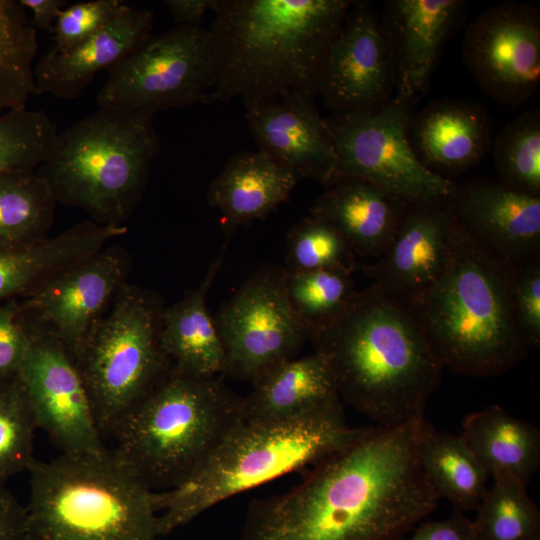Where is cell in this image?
<instances>
[{"label": "cell", "mask_w": 540, "mask_h": 540, "mask_svg": "<svg viewBox=\"0 0 540 540\" xmlns=\"http://www.w3.org/2000/svg\"><path fill=\"white\" fill-rule=\"evenodd\" d=\"M422 420L365 427L293 489L253 500L241 540H402L440 499L418 460Z\"/></svg>", "instance_id": "6da1fadb"}, {"label": "cell", "mask_w": 540, "mask_h": 540, "mask_svg": "<svg viewBox=\"0 0 540 540\" xmlns=\"http://www.w3.org/2000/svg\"><path fill=\"white\" fill-rule=\"evenodd\" d=\"M309 341L326 358L340 400L375 426L424 418L444 366L414 316L376 285L356 291Z\"/></svg>", "instance_id": "7a4b0ae2"}, {"label": "cell", "mask_w": 540, "mask_h": 540, "mask_svg": "<svg viewBox=\"0 0 540 540\" xmlns=\"http://www.w3.org/2000/svg\"><path fill=\"white\" fill-rule=\"evenodd\" d=\"M351 0H218L208 29L214 85L203 103L315 98Z\"/></svg>", "instance_id": "3957f363"}, {"label": "cell", "mask_w": 540, "mask_h": 540, "mask_svg": "<svg viewBox=\"0 0 540 540\" xmlns=\"http://www.w3.org/2000/svg\"><path fill=\"white\" fill-rule=\"evenodd\" d=\"M517 265L494 256L459 225L444 270L406 308L444 367L490 377L525 358L529 347L513 309Z\"/></svg>", "instance_id": "277c9868"}, {"label": "cell", "mask_w": 540, "mask_h": 540, "mask_svg": "<svg viewBox=\"0 0 540 540\" xmlns=\"http://www.w3.org/2000/svg\"><path fill=\"white\" fill-rule=\"evenodd\" d=\"M365 427L348 425L340 399L280 420L243 419L182 482L153 494L163 537L218 503L343 449Z\"/></svg>", "instance_id": "5b68a950"}, {"label": "cell", "mask_w": 540, "mask_h": 540, "mask_svg": "<svg viewBox=\"0 0 540 540\" xmlns=\"http://www.w3.org/2000/svg\"><path fill=\"white\" fill-rule=\"evenodd\" d=\"M160 151L153 117L111 106L58 131L36 172L57 203L86 211L101 225H124L146 188Z\"/></svg>", "instance_id": "8992f818"}, {"label": "cell", "mask_w": 540, "mask_h": 540, "mask_svg": "<svg viewBox=\"0 0 540 540\" xmlns=\"http://www.w3.org/2000/svg\"><path fill=\"white\" fill-rule=\"evenodd\" d=\"M26 540H156L152 489L112 451L33 460Z\"/></svg>", "instance_id": "52a82bcc"}, {"label": "cell", "mask_w": 540, "mask_h": 540, "mask_svg": "<svg viewBox=\"0 0 540 540\" xmlns=\"http://www.w3.org/2000/svg\"><path fill=\"white\" fill-rule=\"evenodd\" d=\"M243 419V397L219 376L196 377L172 367L118 425L112 453L151 489L167 490Z\"/></svg>", "instance_id": "ba28073f"}, {"label": "cell", "mask_w": 540, "mask_h": 540, "mask_svg": "<svg viewBox=\"0 0 540 540\" xmlns=\"http://www.w3.org/2000/svg\"><path fill=\"white\" fill-rule=\"evenodd\" d=\"M164 308L156 293L123 284L74 358L102 436H112L172 368L161 345Z\"/></svg>", "instance_id": "9c48e42d"}, {"label": "cell", "mask_w": 540, "mask_h": 540, "mask_svg": "<svg viewBox=\"0 0 540 540\" xmlns=\"http://www.w3.org/2000/svg\"><path fill=\"white\" fill-rule=\"evenodd\" d=\"M411 102L392 97L373 109L334 112L325 119L337 156V179L365 181L407 206L454 197L457 186L428 169L412 147Z\"/></svg>", "instance_id": "30bf717a"}, {"label": "cell", "mask_w": 540, "mask_h": 540, "mask_svg": "<svg viewBox=\"0 0 540 540\" xmlns=\"http://www.w3.org/2000/svg\"><path fill=\"white\" fill-rule=\"evenodd\" d=\"M98 91L97 106H111L149 116L204 102L215 80L208 29L172 28L150 36L110 68Z\"/></svg>", "instance_id": "8fae6325"}, {"label": "cell", "mask_w": 540, "mask_h": 540, "mask_svg": "<svg viewBox=\"0 0 540 540\" xmlns=\"http://www.w3.org/2000/svg\"><path fill=\"white\" fill-rule=\"evenodd\" d=\"M287 270L268 265L256 271L215 318L229 376L251 384L278 364L295 358L309 329L288 298Z\"/></svg>", "instance_id": "7c38bea8"}, {"label": "cell", "mask_w": 540, "mask_h": 540, "mask_svg": "<svg viewBox=\"0 0 540 540\" xmlns=\"http://www.w3.org/2000/svg\"><path fill=\"white\" fill-rule=\"evenodd\" d=\"M29 326L32 342L18 378L37 428L64 454L108 452L74 357L51 334Z\"/></svg>", "instance_id": "4fadbf2b"}, {"label": "cell", "mask_w": 540, "mask_h": 540, "mask_svg": "<svg viewBox=\"0 0 540 540\" xmlns=\"http://www.w3.org/2000/svg\"><path fill=\"white\" fill-rule=\"evenodd\" d=\"M463 60L478 86L495 101L517 106L540 84V15L536 8L504 2L467 28Z\"/></svg>", "instance_id": "5bb4252c"}, {"label": "cell", "mask_w": 540, "mask_h": 540, "mask_svg": "<svg viewBox=\"0 0 540 540\" xmlns=\"http://www.w3.org/2000/svg\"><path fill=\"white\" fill-rule=\"evenodd\" d=\"M129 258L118 246L101 250L52 276L19 305L40 329L55 337L75 358L95 323L126 283Z\"/></svg>", "instance_id": "9a60e30c"}, {"label": "cell", "mask_w": 540, "mask_h": 540, "mask_svg": "<svg viewBox=\"0 0 540 540\" xmlns=\"http://www.w3.org/2000/svg\"><path fill=\"white\" fill-rule=\"evenodd\" d=\"M395 92L390 48L368 1H352L323 66L318 95L334 112L379 107Z\"/></svg>", "instance_id": "2e32d148"}, {"label": "cell", "mask_w": 540, "mask_h": 540, "mask_svg": "<svg viewBox=\"0 0 540 540\" xmlns=\"http://www.w3.org/2000/svg\"><path fill=\"white\" fill-rule=\"evenodd\" d=\"M452 200L407 206L384 253L361 266L374 285L405 308L432 285L452 254L459 228Z\"/></svg>", "instance_id": "e0dca14e"}, {"label": "cell", "mask_w": 540, "mask_h": 540, "mask_svg": "<svg viewBox=\"0 0 540 540\" xmlns=\"http://www.w3.org/2000/svg\"><path fill=\"white\" fill-rule=\"evenodd\" d=\"M313 97L290 93L245 105V117L258 150L300 179L328 186L337 179L338 161L325 118Z\"/></svg>", "instance_id": "ac0fdd59"}, {"label": "cell", "mask_w": 540, "mask_h": 540, "mask_svg": "<svg viewBox=\"0 0 540 540\" xmlns=\"http://www.w3.org/2000/svg\"><path fill=\"white\" fill-rule=\"evenodd\" d=\"M452 202L459 225L494 256L514 264L539 256V196L478 179L457 187Z\"/></svg>", "instance_id": "d6986e66"}, {"label": "cell", "mask_w": 540, "mask_h": 540, "mask_svg": "<svg viewBox=\"0 0 540 540\" xmlns=\"http://www.w3.org/2000/svg\"><path fill=\"white\" fill-rule=\"evenodd\" d=\"M466 5L461 0L385 2L380 21L394 66V98L411 102L426 91L442 47Z\"/></svg>", "instance_id": "ffe728a7"}, {"label": "cell", "mask_w": 540, "mask_h": 540, "mask_svg": "<svg viewBox=\"0 0 540 540\" xmlns=\"http://www.w3.org/2000/svg\"><path fill=\"white\" fill-rule=\"evenodd\" d=\"M153 22L152 11L123 4L108 24L80 45L67 50L52 47L35 63L39 94L78 98L100 71H108L151 36Z\"/></svg>", "instance_id": "44dd1931"}, {"label": "cell", "mask_w": 540, "mask_h": 540, "mask_svg": "<svg viewBox=\"0 0 540 540\" xmlns=\"http://www.w3.org/2000/svg\"><path fill=\"white\" fill-rule=\"evenodd\" d=\"M406 208L370 183L339 178L317 197L310 215L333 226L356 255L377 259L390 244Z\"/></svg>", "instance_id": "7402d4cb"}, {"label": "cell", "mask_w": 540, "mask_h": 540, "mask_svg": "<svg viewBox=\"0 0 540 540\" xmlns=\"http://www.w3.org/2000/svg\"><path fill=\"white\" fill-rule=\"evenodd\" d=\"M409 139L420 161L443 176L466 171L483 158L490 147V128L481 107L437 101L411 118Z\"/></svg>", "instance_id": "603a6c76"}, {"label": "cell", "mask_w": 540, "mask_h": 540, "mask_svg": "<svg viewBox=\"0 0 540 540\" xmlns=\"http://www.w3.org/2000/svg\"><path fill=\"white\" fill-rule=\"evenodd\" d=\"M221 263L220 256L212 262L197 288L163 310L161 345L172 367L179 372L202 378L226 372L222 337L206 304L207 293Z\"/></svg>", "instance_id": "cb8c5ba5"}, {"label": "cell", "mask_w": 540, "mask_h": 540, "mask_svg": "<svg viewBox=\"0 0 540 540\" xmlns=\"http://www.w3.org/2000/svg\"><path fill=\"white\" fill-rule=\"evenodd\" d=\"M299 179L257 150L232 155L207 192L210 206L232 227L262 219L287 201Z\"/></svg>", "instance_id": "d4e9b609"}, {"label": "cell", "mask_w": 540, "mask_h": 540, "mask_svg": "<svg viewBox=\"0 0 540 540\" xmlns=\"http://www.w3.org/2000/svg\"><path fill=\"white\" fill-rule=\"evenodd\" d=\"M338 399L331 368L326 358L314 351L286 360L255 380L243 397L244 418L288 419Z\"/></svg>", "instance_id": "484cf974"}, {"label": "cell", "mask_w": 540, "mask_h": 540, "mask_svg": "<svg viewBox=\"0 0 540 540\" xmlns=\"http://www.w3.org/2000/svg\"><path fill=\"white\" fill-rule=\"evenodd\" d=\"M461 435L489 476L509 474L527 486L539 468V428L499 405L468 414Z\"/></svg>", "instance_id": "4316f807"}, {"label": "cell", "mask_w": 540, "mask_h": 540, "mask_svg": "<svg viewBox=\"0 0 540 540\" xmlns=\"http://www.w3.org/2000/svg\"><path fill=\"white\" fill-rule=\"evenodd\" d=\"M421 469L439 498L455 510H475L488 490V474L463 436L440 431L422 420L417 436Z\"/></svg>", "instance_id": "83f0119b"}, {"label": "cell", "mask_w": 540, "mask_h": 540, "mask_svg": "<svg viewBox=\"0 0 540 540\" xmlns=\"http://www.w3.org/2000/svg\"><path fill=\"white\" fill-rule=\"evenodd\" d=\"M86 254L84 238L71 228L53 237L0 249V303L27 296Z\"/></svg>", "instance_id": "f1b7e54d"}, {"label": "cell", "mask_w": 540, "mask_h": 540, "mask_svg": "<svg viewBox=\"0 0 540 540\" xmlns=\"http://www.w3.org/2000/svg\"><path fill=\"white\" fill-rule=\"evenodd\" d=\"M37 31L19 0H0V115L24 110L39 94L34 77Z\"/></svg>", "instance_id": "f546056e"}, {"label": "cell", "mask_w": 540, "mask_h": 540, "mask_svg": "<svg viewBox=\"0 0 540 540\" xmlns=\"http://www.w3.org/2000/svg\"><path fill=\"white\" fill-rule=\"evenodd\" d=\"M57 201L36 171L0 174V249L47 237Z\"/></svg>", "instance_id": "4dcf8cb0"}, {"label": "cell", "mask_w": 540, "mask_h": 540, "mask_svg": "<svg viewBox=\"0 0 540 540\" xmlns=\"http://www.w3.org/2000/svg\"><path fill=\"white\" fill-rule=\"evenodd\" d=\"M492 478L472 521L477 540H540V510L526 485L505 473Z\"/></svg>", "instance_id": "1f68e13d"}, {"label": "cell", "mask_w": 540, "mask_h": 540, "mask_svg": "<svg viewBox=\"0 0 540 540\" xmlns=\"http://www.w3.org/2000/svg\"><path fill=\"white\" fill-rule=\"evenodd\" d=\"M503 184L540 197V112L527 110L508 123L493 146Z\"/></svg>", "instance_id": "d6a6232c"}, {"label": "cell", "mask_w": 540, "mask_h": 540, "mask_svg": "<svg viewBox=\"0 0 540 540\" xmlns=\"http://www.w3.org/2000/svg\"><path fill=\"white\" fill-rule=\"evenodd\" d=\"M57 133L56 123L40 111L26 108L0 115V174L36 171Z\"/></svg>", "instance_id": "836d02e7"}, {"label": "cell", "mask_w": 540, "mask_h": 540, "mask_svg": "<svg viewBox=\"0 0 540 540\" xmlns=\"http://www.w3.org/2000/svg\"><path fill=\"white\" fill-rule=\"evenodd\" d=\"M352 274L335 269L287 270L288 298L309 331L336 316L350 302L357 291Z\"/></svg>", "instance_id": "e575fe53"}, {"label": "cell", "mask_w": 540, "mask_h": 540, "mask_svg": "<svg viewBox=\"0 0 540 540\" xmlns=\"http://www.w3.org/2000/svg\"><path fill=\"white\" fill-rule=\"evenodd\" d=\"M290 272L323 269L353 273L356 254L343 236L328 222L306 216L287 235L286 266Z\"/></svg>", "instance_id": "d590c367"}, {"label": "cell", "mask_w": 540, "mask_h": 540, "mask_svg": "<svg viewBox=\"0 0 540 540\" xmlns=\"http://www.w3.org/2000/svg\"><path fill=\"white\" fill-rule=\"evenodd\" d=\"M37 428L23 387L17 377L0 386V485L27 470L33 458Z\"/></svg>", "instance_id": "8d00e7d4"}, {"label": "cell", "mask_w": 540, "mask_h": 540, "mask_svg": "<svg viewBox=\"0 0 540 540\" xmlns=\"http://www.w3.org/2000/svg\"><path fill=\"white\" fill-rule=\"evenodd\" d=\"M124 4L120 0H92L63 8L53 27V47L74 48L108 24Z\"/></svg>", "instance_id": "74e56055"}, {"label": "cell", "mask_w": 540, "mask_h": 540, "mask_svg": "<svg viewBox=\"0 0 540 540\" xmlns=\"http://www.w3.org/2000/svg\"><path fill=\"white\" fill-rule=\"evenodd\" d=\"M513 309L528 347L540 345V259L518 264L513 282Z\"/></svg>", "instance_id": "f35d334b"}, {"label": "cell", "mask_w": 540, "mask_h": 540, "mask_svg": "<svg viewBox=\"0 0 540 540\" xmlns=\"http://www.w3.org/2000/svg\"><path fill=\"white\" fill-rule=\"evenodd\" d=\"M31 342L20 306L13 300L0 303V386L18 377Z\"/></svg>", "instance_id": "ab89813d"}, {"label": "cell", "mask_w": 540, "mask_h": 540, "mask_svg": "<svg viewBox=\"0 0 540 540\" xmlns=\"http://www.w3.org/2000/svg\"><path fill=\"white\" fill-rule=\"evenodd\" d=\"M402 540H477L472 520L463 512L455 510L453 514L440 521L421 523L414 533Z\"/></svg>", "instance_id": "60d3db41"}, {"label": "cell", "mask_w": 540, "mask_h": 540, "mask_svg": "<svg viewBox=\"0 0 540 540\" xmlns=\"http://www.w3.org/2000/svg\"><path fill=\"white\" fill-rule=\"evenodd\" d=\"M26 508L0 485V540H26Z\"/></svg>", "instance_id": "b9f144b4"}, {"label": "cell", "mask_w": 540, "mask_h": 540, "mask_svg": "<svg viewBox=\"0 0 540 540\" xmlns=\"http://www.w3.org/2000/svg\"><path fill=\"white\" fill-rule=\"evenodd\" d=\"M171 16L179 26L199 27L204 16L214 12L218 0H166Z\"/></svg>", "instance_id": "7bdbcfd3"}, {"label": "cell", "mask_w": 540, "mask_h": 540, "mask_svg": "<svg viewBox=\"0 0 540 540\" xmlns=\"http://www.w3.org/2000/svg\"><path fill=\"white\" fill-rule=\"evenodd\" d=\"M25 9L31 11L32 25L37 29L52 31L59 12L65 8L63 0H19Z\"/></svg>", "instance_id": "ee69618b"}]
</instances>
